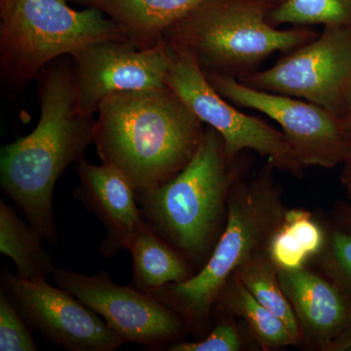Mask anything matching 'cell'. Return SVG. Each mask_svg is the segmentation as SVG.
I'll return each mask as SVG.
<instances>
[{
  "label": "cell",
  "mask_w": 351,
  "mask_h": 351,
  "mask_svg": "<svg viewBox=\"0 0 351 351\" xmlns=\"http://www.w3.org/2000/svg\"><path fill=\"white\" fill-rule=\"evenodd\" d=\"M40 117L34 130L0 152V186L43 239H57L53 193L58 180L94 145L93 117L78 112L73 59L55 60L39 73Z\"/></svg>",
  "instance_id": "1"
},
{
  "label": "cell",
  "mask_w": 351,
  "mask_h": 351,
  "mask_svg": "<svg viewBox=\"0 0 351 351\" xmlns=\"http://www.w3.org/2000/svg\"><path fill=\"white\" fill-rule=\"evenodd\" d=\"M97 113V154L136 191L170 181L191 162L204 136V123L168 86L110 95Z\"/></svg>",
  "instance_id": "2"
},
{
  "label": "cell",
  "mask_w": 351,
  "mask_h": 351,
  "mask_svg": "<svg viewBox=\"0 0 351 351\" xmlns=\"http://www.w3.org/2000/svg\"><path fill=\"white\" fill-rule=\"evenodd\" d=\"M272 164L267 163L249 182H233L226 226L206 263L195 276L168 284L154 297L179 313L189 329L199 331L209 323L212 309L226 284L245 262L267 250L270 237L282 221L280 189Z\"/></svg>",
  "instance_id": "3"
},
{
  "label": "cell",
  "mask_w": 351,
  "mask_h": 351,
  "mask_svg": "<svg viewBox=\"0 0 351 351\" xmlns=\"http://www.w3.org/2000/svg\"><path fill=\"white\" fill-rule=\"evenodd\" d=\"M237 178L223 138L207 126L191 162L162 186L136 191V199L145 223L193 265L201 267L219 239Z\"/></svg>",
  "instance_id": "4"
},
{
  "label": "cell",
  "mask_w": 351,
  "mask_h": 351,
  "mask_svg": "<svg viewBox=\"0 0 351 351\" xmlns=\"http://www.w3.org/2000/svg\"><path fill=\"white\" fill-rule=\"evenodd\" d=\"M270 0H207L164 32L171 49L191 55L205 73L240 78L276 52L287 53L317 38L307 27L279 29Z\"/></svg>",
  "instance_id": "5"
},
{
  "label": "cell",
  "mask_w": 351,
  "mask_h": 351,
  "mask_svg": "<svg viewBox=\"0 0 351 351\" xmlns=\"http://www.w3.org/2000/svg\"><path fill=\"white\" fill-rule=\"evenodd\" d=\"M108 40L128 39L98 9L75 10L68 0H0V80L10 89H24L59 58Z\"/></svg>",
  "instance_id": "6"
},
{
  "label": "cell",
  "mask_w": 351,
  "mask_h": 351,
  "mask_svg": "<svg viewBox=\"0 0 351 351\" xmlns=\"http://www.w3.org/2000/svg\"><path fill=\"white\" fill-rule=\"evenodd\" d=\"M168 49L171 61L166 84L203 123L218 132L230 160L235 161L240 152L249 149L265 157L276 169L293 177H304V167L282 131L240 112L216 91L191 55Z\"/></svg>",
  "instance_id": "7"
},
{
  "label": "cell",
  "mask_w": 351,
  "mask_h": 351,
  "mask_svg": "<svg viewBox=\"0 0 351 351\" xmlns=\"http://www.w3.org/2000/svg\"><path fill=\"white\" fill-rule=\"evenodd\" d=\"M247 86L294 97L341 117L351 82V25L324 27L271 68L240 78Z\"/></svg>",
  "instance_id": "8"
},
{
  "label": "cell",
  "mask_w": 351,
  "mask_h": 351,
  "mask_svg": "<svg viewBox=\"0 0 351 351\" xmlns=\"http://www.w3.org/2000/svg\"><path fill=\"white\" fill-rule=\"evenodd\" d=\"M205 75L226 100L237 108L262 112L278 123L304 168H334L343 164L350 154L351 140L341 119L319 106L294 97L255 89L230 76L211 73Z\"/></svg>",
  "instance_id": "9"
},
{
  "label": "cell",
  "mask_w": 351,
  "mask_h": 351,
  "mask_svg": "<svg viewBox=\"0 0 351 351\" xmlns=\"http://www.w3.org/2000/svg\"><path fill=\"white\" fill-rule=\"evenodd\" d=\"M53 279L58 287L71 293L101 316L124 343L149 350H161L179 341L189 329L179 313L154 295L132 284L119 285L101 270L95 276L56 267Z\"/></svg>",
  "instance_id": "10"
},
{
  "label": "cell",
  "mask_w": 351,
  "mask_h": 351,
  "mask_svg": "<svg viewBox=\"0 0 351 351\" xmlns=\"http://www.w3.org/2000/svg\"><path fill=\"white\" fill-rule=\"evenodd\" d=\"M1 288L34 331L69 351H114L121 338L86 304L47 280H25L4 270Z\"/></svg>",
  "instance_id": "11"
},
{
  "label": "cell",
  "mask_w": 351,
  "mask_h": 351,
  "mask_svg": "<svg viewBox=\"0 0 351 351\" xmlns=\"http://www.w3.org/2000/svg\"><path fill=\"white\" fill-rule=\"evenodd\" d=\"M71 59L76 105L86 117H93L110 95L167 86L171 55L163 40L149 49H138L129 40L103 41Z\"/></svg>",
  "instance_id": "12"
},
{
  "label": "cell",
  "mask_w": 351,
  "mask_h": 351,
  "mask_svg": "<svg viewBox=\"0 0 351 351\" xmlns=\"http://www.w3.org/2000/svg\"><path fill=\"white\" fill-rule=\"evenodd\" d=\"M80 184L73 196L98 218L106 228L100 251L112 258L127 249L133 233L144 221L136 189L120 171L108 164L76 163Z\"/></svg>",
  "instance_id": "13"
},
{
  "label": "cell",
  "mask_w": 351,
  "mask_h": 351,
  "mask_svg": "<svg viewBox=\"0 0 351 351\" xmlns=\"http://www.w3.org/2000/svg\"><path fill=\"white\" fill-rule=\"evenodd\" d=\"M277 271L281 288L299 322L302 341L324 350L350 326V300L331 279L306 267Z\"/></svg>",
  "instance_id": "14"
},
{
  "label": "cell",
  "mask_w": 351,
  "mask_h": 351,
  "mask_svg": "<svg viewBox=\"0 0 351 351\" xmlns=\"http://www.w3.org/2000/svg\"><path fill=\"white\" fill-rule=\"evenodd\" d=\"M98 9L119 25L138 49L162 43L164 32L207 0H75Z\"/></svg>",
  "instance_id": "15"
},
{
  "label": "cell",
  "mask_w": 351,
  "mask_h": 351,
  "mask_svg": "<svg viewBox=\"0 0 351 351\" xmlns=\"http://www.w3.org/2000/svg\"><path fill=\"white\" fill-rule=\"evenodd\" d=\"M127 250L133 261V285L147 294L196 274L193 263L145 221L132 235Z\"/></svg>",
  "instance_id": "16"
},
{
  "label": "cell",
  "mask_w": 351,
  "mask_h": 351,
  "mask_svg": "<svg viewBox=\"0 0 351 351\" xmlns=\"http://www.w3.org/2000/svg\"><path fill=\"white\" fill-rule=\"evenodd\" d=\"M327 239L328 235L311 213L288 210L270 237L267 252L277 270L299 269L306 267L311 258L319 255Z\"/></svg>",
  "instance_id": "17"
},
{
  "label": "cell",
  "mask_w": 351,
  "mask_h": 351,
  "mask_svg": "<svg viewBox=\"0 0 351 351\" xmlns=\"http://www.w3.org/2000/svg\"><path fill=\"white\" fill-rule=\"evenodd\" d=\"M40 233L24 223L14 208L0 200V252L13 261L17 276L25 280H47L56 267L41 244Z\"/></svg>",
  "instance_id": "18"
},
{
  "label": "cell",
  "mask_w": 351,
  "mask_h": 351,
  "mask_svg": "<svg viewBox=\"0 0 351 351\" xmlns=\"http://www.w3.org/2000/svg\"><path fill=\"white\" fill-rule=\"evenodd\" d=\"M217 302L241 317L248 324L254 338L263 348H286L301 343L283 321L251 295L237 276L230 277Z\"/></svg>",
  "instance_id": "19"
},
{
  "label": "cell",
  "mask_w": 351,
  "mask_h": 351,
  "mask_svg": "<svg viewBox=\"0 0 351 351\" xmlns=\"http://www.w3.org/2000/svg\"><path fill=\"white\" fill-rule=\"evenodd\" d=\"M232 276H237L251 295L267 307L287 326L295 338L302 341L299 322L290 302L284 294L278 271L267 250L256 254L245 262Z\"/></svg>",
  "instance_id": "20"
},
{
  "label": "cell",
  "mask_w": 351,
  "mask_h": 351,
  "mask_svg": "<svg viewBox=\"0 0 351 351\" xmlns=\"http://www.w3.org/2000/svg\"><path fill=\"white\" fill-rule=\"evenodd\" d=\"M270 24L295 27L351 25V0H284L269 16Z\"/></svg>",
  "instance_id": "21"
},
{
  "label": "cell",
  "mask_w": 351,
  "mask_h": 351,
  "mask_svg": "<svg viewBox=\"0 0 351 351\" xmlns=\"http://www.w3.org/2000/svg\"><path fill=\"white\" fill-rule=\"evenodd\" d=\"M318 256L325 276L351 301V234L335 228L328 234L327 243Z\"/></svg>",
  "instance_id": "22"
},
{
  "label": "cell",
  "mask_w": 351,
  "mask_h": 351,
  "mask_svg": "<svg viewBox=\"0 0 351 351\" xmlns=\"http://www.w3.org/2000/svg\"><path fill=\"white\" fill-rule=\"evenodd\" d=\"M0 350H38L31 328L2 288L0 292Z\"/></svg>",
  "instance_id": "23"
},
{
  "label": "cell",
  "mask_w": 351,
  "mask_h": 351,
  "mask_svg": "<svg viewBox=\"0 0 351 351\" xmlns=\"http://www.w3.org/2000/svg\"><path fill=\"white\" fill-rule=\"evenodd\" d=\"M242 341L239 330L228 323H221L205 338L196 341H179L168 346V351H239Z\"/></svg>",
  "instance_id": "24"
},
{
  "label": "cell",
  "mask_w": 351,
  "mask_h": 351,
  "mask_svg": "<svg viewBox=\"0 0 351 351\" xmlns=\"http://www.w3.org/2000/svg\"><path fill=\"white\" fill-rule=\"evenodd\" d=\"M323 351H351V325L332 339Z\"/></svg>",
  "instance_id": "25"
},
{
  "label": "cell",
  "mask_w": 351,
  "mask_h": 351,
  "mask_svg": "<svg viewBox=\"0 0 351 351\" xmlns=\"http://www.w3.org/2000/svg\"><path fill=\"white\" fill-rule=\"evenodd\" d=\"M338 228L351 234V204L341 202L337 206Z\"/></svg>",
  "instance_id": "26"
},
{
  "label": "cell",
  "mask_w": 351,
  "mask_h": 351,
  "mask_svg": "<svg viewBox=\"0 0 351 351\" xmlns=\"http://www.w3.org/2000/svg\"><path fill=\"white\" fill-rule=\"evenodd\" d=\"M339 119H341V123L345 127V130L351 140V82L350 86H348V92H346L343 112H341Z\"/></svg>",
  "instance_id": "27"
},
{
  "label": "cell",
  "mask_w": 351,
  "mask_h": 351,
  "mask_svg": "<svg viewBox=\"0 0 351 351\" xmlns=\"http://www.w3.org/2000/svg\"><path fill=\"white\" fill-rule=\"evenodd\" d=\"M341 182L348 195L351 204V149L343 163V171L341 173Z\"/></svg>",
  "instance_id": "28"
},
{
  "label": "cell",
  "mask_w": 351,
  "mask_h": 351,
  "mask_svg": "<svg viewBox=\"0 0 351 351\" xmlns=\"http://www.w3.org/2000/svg\"><path fill=\"white\" fill-rule=\"evenodd\" d=\"M270 1L272 2V4H274V7L278 6L279 4L282 3L284 0H270Z\"/></svg>",
  "instance_id": "29"
}]
</instances>
